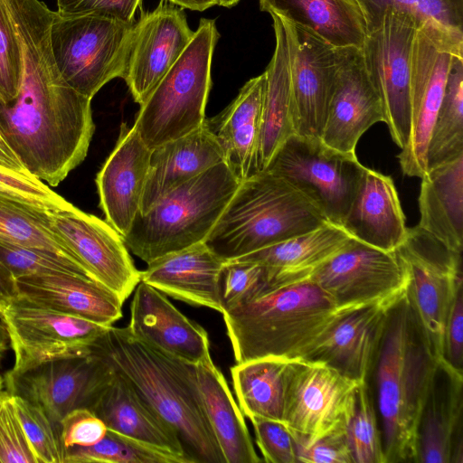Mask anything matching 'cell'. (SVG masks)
<instances>
[{
  "label": "cell",
  "mask_w": 463,
  "mask_h": 463,
  "mask_svg": "<svg viewBox=\"0 0 463 463\" xmlns=\"http://www.w3.org/2000/svg\"><path fill=\"white\" fill-rule=\"evenodd\" d=\"M294 359L263 357L231 368L233 389L241 412L283 422Z\"/></svg>",
  "instance_id": "35"
},
{
  "label": "cell",
  "mask_w": 463,
  "mask_h": 463,
  "mask_svg": "<svg viewBox=\"0 0 463 463\" xmlns=\"http://www.w3.org/2000/svg\"><path fill=\"white\" fill-rule=\"evenodd\" d=\"M17 298L55 312L111 326L122 317V300L90 278L33 275L15 279Z\"/></svg>",
  "instance_id": "26"
},
{
  "label": "cell",
  "mask_w": 463,
  "mask_h": 463,
  "mask_svg": "<svg viewBox=\"0 0 463 463\" xmlns=\"http://www.w3.org/2000/svg\"><path fill=\"white\" fill-rule=\"evenodd\" d=\"M260 9L302 27L335 48L361 49L367 31L354 0H259Z\"/></svg>",
  "instance_id": "32"
},
{
  "label": "cell",
  "mask_w": 463,
  "mask_h": 463,
  "mask_svg": "<svg viewBox=\"0 0 463 463\" xmlns=\"http://www.w3.org/2000/svg\"><path fill=\"white\" fill-rule=\"evenodd\" d=\"M226 260L204 242L166 254L140 271L144 281L166 296L222 312L221 286Z\"/></svg>",
  "instance_id": "25"
},
{
  "label": "cell",
  "mask_w": 463,
  "mask_h": 463,
  "mask_svg": "<svg viewBox=\"0 0 463 463\" xmlns=\"http://www.w3.org/2000/svg\"><path fill=\"white\" fill-rule=\"evenodd\" d=\"M326 222L298 191L274 173L263 170L240 182L203 242L227 261Z\"/></svg>",
  "instance_id": "5"
},
{
  "label": "cell",
  "mask_w": 463,
  "mask_h": 463,
  "mask_svg": "<svg viewBox=\"0 0 463 463\" xmlns=\"http://www.w3.org/2000/svg\"><path fill=\"white\" fill-rule=\"evenodd\" d=\"M22 74V51L6 0H0V105L17 97Z\"/></svg>",
  "instance_id": "45"
},
{
  "label": "cell",
  "mask_w": 463,
  "mask_h": 463,
  "mask_svg": "<svg viewBox=\"0 0 463 463\" xmlns=\"http://www.w3.org/2000/svg\"><path fill=\"white\" fill-rule=\"evenodd\" d=\"M63 463H188L184 457L108 430L90 446L63 449Z\"/></svg>",
  "instance_id": "40"
},
{
  "label": "cell",
  "mask_w": 463,
  "mask_h": 463,
  "mask_svg": "<svg viewBox=\"0 0 463 463\" xmlns=\"http://www.w3.org/2000/svg\"><path fill=\"white\" fill-rule=\"evenodd\" d=\"M240 180L222 162L173 189L135 217L124 242L146 263L203 242Z\"/></svg>",
  "instance_id": "6"
},
{
  "label": "cell",
  "mask_w": 463,
  "mask_h": 463,
  "mask_svg": "<svg viewBox=\"0 0 463 463\" xmlns=\"http://www.w3.org/2000/svg\"><path fill=\"white\" fill-rule=\"evenodd\" d=\"M224 160L208 120L189 134L152 149L139 213H146L162 196Z\"/></svg>",
  "instance_id": "28"
},
{
  "label": "cell",
  "mask_w": 463,
  "mask_h": 463,
  "mask_svg": "<svg viewBox=\"0 0 463 463\" xmlns=\"http://www.w3.org/2000/svg\"><path fill=\"white\" fill-rule=\"evenodd\" d=\"M364 168L355 153L334 149L317 137L293 134L280 146L265 170L298 191L326 222L342 226Z\"/></svg>",
  "instance_id": "9"
},
{
  "label": "cell",
  "mask_w": 463,
  "mask_h": 463,
  "mask_svg": "<svg viewBox=\"0 0 463 463\" xmlns=\"http://www.w3.org/2000/svg\"><path fill=\"white\" fill-rule=\"evenodd\" d=\"M360 8L366 31L374 30L383 12L395 9L411 15L418 28L432 37L463 45V0H354Z\"/></svg>",
  "instance_id": "37"
},
{
  "label": "cell",
  "mask_w": 463,
  "mask_h": 463,
  "mask_svg": "<svg viewBox=\"0 0 463 463\" xmlns=\"http://www.w3.org/2000/svg\"><path fill=\"white\" fill-rule=\"evenodd\" d=\"M172 4L194 11H204L213 5H219L220 0H167Z\"/></svg>",
  "instance_id": "55"
},
{
  "label": "cell",
  "mask_w": 463,
  "mask_h": 463,
  "mask_svg": "<svg viewBox=\"0 0 463 463\" xmlns=\"http://www.w3.org/2000/svg\"><path fill=\"white\" fill-rule=\"evenodd\" d=\"M394 251L407 271L406 291L424 335L434 356L442 362L447 317L462 286L461 254L418 225L408 228L404 241Z\"/></svg>",
  "instance_id": "10"
},
{
  "label": "cell",
  "mask_w": 463,
  "mask_h": 463,
  "mask_svg": "<svg viewBox=\"0 0 463 463\" xmlns=\"http://www.w3.org/2000/svg\"><path fill=\"white\" fill-rule=\"evenodd\" d=\"M266 84L265 72L249 80L237 97L209 124L224 152V162L242 181L256 173V153Z\"/></svg>",
  "instance_id": "31"
},
{
  "label": "cell",
  "mask_w": 463,
  "mask_h": 463,
  "mask_svg": "<svg viewBox=\"0 0 463 463\" xmlns=\"http://www.w3.org/2000/svg\"><path fill=\"white\" fill-rule=\"evenodd\" d=\"M105 423L90 410L78 408L68 412L59 423L63 449L71 446H90L104 438Z\"/></svg>",
  "instance_id": "50"
},
{
  "label": "cell",
  "mask_w": 463,
  "mask_h": 463,
  "mask_svg": "<svg viewBox=\"0 0 463 463\" xmlns=\"http://www.w3.org/2000/svg\"><path fill=\"white\" fill-rule=\"evenodd\" d=\"M463 156V53L453 56L426 154L427 170Z\"/></svg>",
  "instance_id": "38"
},
{
  "label": "cell",
  "mask_w": 463,
  "mask_h": 463,
  "mask_svg": "<svg viewBox=\"0 0 463 463\" xmlns=\"http://www.w3.org/2000/svg\"><path fill=\"white\" fill-rule=\"evenodd\" d=\"M276 44L265 70L266 84L256 153V173L266 169L280 146L293 134V102L287 32L282 19L270 14Z\"/></svg>",
  "instance_id": "30"
},
{
  "label": "cell",
  "mask_w": 463,
  "mask_h": 463,
  "mask_svg": "<svg viewBox=\"0 0 463 463\" xmlns=\"http://www.w3.org/2000/svg\"><path fill=\"white\" fill-rule=\"evenodd\" d=\"M5 324L14 354L16 374L41 364L92 353L105 326L78 317L46 309L19 298L0 315Z\"/></svg>",
  "instance_id": "12"
},
{
  "label": "cell",
  "mask_w": 463,
  "mask_h": 463,
  "mask_svg": "<svg viewBox=\"0 0 463 463\" xmlns=\"http://www.w3.org/2000/svg\"><path fill=\"white\" fill-rule=\"evenodd\" d=\"M1 128V127H0ZM2 129V128H1Z\"/></svg>",
  "instance_id": "59"
},
{
  "label": "cell",
  "mask_w": 463,
  "mask_h": 463,
  "mask_svg": "<svg viewBox=\"0 0 463 463\" xmlns=\"http://www.w3.org/2000/svg\"><path fill=\"white\" fill-rule=\"evenodd\" d=\"M340 308L306 277L279 283L222 314L240 364L263 357L299 358Z\"/></svg>",
  "instance_id": "4"
},
{
  "label": "cell",
  "mask_w": 463,
  "mask_h": 463,
  "mask_svg": "<svg viewBox=\"0 0 463 463\" xmlns=\"http://www.w3.org/2000/svg\"><path fill=\"white\" fill-rule=\"evenodd\" d=\"M463 373L439 362L420 416L418 462H462Z\"/></svg>",
  "instance_id": "24"
},
{
  "label": "cell",
  "mask_w": 463,
  "mask_h": 463,
  "mask_svg": "<svg viewBox=\"0 0 463 463\" xmlns=\"http://www.w3.org/2000/svg\"><path fill=\"white\" fill-rule=\"evenodd\" d=\"M438 363L405 290L389 309L371 375L386 463L418 462V425Z\"/></svg>",
  "instance_id": "3"
},
{
  "label": "cell",
  "mask_w": 463,
  "mask_h": 463,
  "mask_svg": "<svg viewBox=\"0 0 463 463\" xmlns=\"http://www.w3.org/2000/svg\"><path fill=\"white\" fill-rule=\"evenodd\" d=\"M142 0H57L60 15L92 14L126 24H135Z\"/></svg>",
  "instance_id": "51"
},
{
  "label": "cell",
  "mask_w": 463,
  "mask_h": 463,
  "mask_svg": "<svg viewBox=\"0 0 463 463\" xmlns=\"http://www.w3.org/2000/svg\"><path fill=\"white\" fill-rule=\"evenodd\" d=\"M463 288L459 287L447 317L443 339V363L462 373L463 364Z\"/></svg>",
  "instance_id": "52"
},
{
  "label": "cell",
  "mask_w": 463,
  "mask_h": 463,
  "mask_svg": "<svg viewBox=\"0 0 463 463\" xmlns=\"http://www.w3.org/2000/svg\"><path fill=\"white\" fill-rule=\"evenodd\" d=\"M240 0H220L219 5L223 7H232L237 5Z\"/></svg>",
  "instance_id": "57"
},
{
  "label": "cell",
  "mask_w": 463,
  "mask_h": 463,
  "mask_svg": "<svg viewBox=\"0 0 463 463\" xmlns=\"http://www.w3.org/2000/svg\"><path fill=\"white\" fill-rule=\"evenodd\" d=\"M219 36L215 21L201 18L187 47L140 105L133 128L149 149L185 136L205 122Z\"/></svg>",
  "instance_id": "7"
},
{
  "label": "cell",
  "mask_w": 463,
  "mask_h": 463,
  "mask_svg": "<svg viewBox=\"0 0 463 463\" xmlns=\"http://www.w3.org/2000/svg\"><path fill=\"white\" fill-rule=\"evenodd\" d=\"M89 410L108 430L184 457L191 463L173 430L114 371Z\"/></svg>",
  "instance_id": "29"
},
{
  "label": "cell",
  "mask_w": 463,
  "mask_h": 463,
  "mask_svg": "<svg viewBox=\"0 0 463 463\" xmlns=\"http://www.w3.org/2000/svg\"><path fill=\"white\" fill-rule=\"evenodd\" d=\"M401 295L340 308L298 359L322 363L354 382L369 383L389 309Z\"/></svg>",
  "instance_id": "17"
},
{
  "label": "cell",
  "mask_w": 463,
  "mask_h": 463,
  "mask_svg": "<svg viewBox=\"0 0 463 463\" xmlns=\"http://www.w3.org/2000/svg\"><path fill=\"white\" fill-rule=\"evenodd\" d=\"M17 298L15 279L0 261V315Z\"/></svg>",
  "instance_id": "53"
},
{
  "label": "cell",
  "mask_w": 463,
  "mask_h": 463,
  "mask_svg": "<svg viewBox=\"0 0 463 463\" xmlns=\"http://www.w3.org/2000/svg\"><path fill=\"white\" fill-rule=\"evenodd\" d=\"M0 165L20 171H27L9 146L0 128Z\"/></svg>",
  "instance_id": "54"
},
{
  "label": "cell",
  "mask_w": 463,
  "mask_h": 463,
  "mask_svg": "<svg viewBox=\"0 0 463 463\" xmlns=\"http://www.w3.org/2000/svg\"><path fill=\"white\" fill-rule=\"evenodd\" d=\"M4 380L0 376V391L3 390Z\"/></svg>",
  "instance_id": "58"
},
{
  "label": "cell",
  "mask_w": 463,
  "mask_h": 463,
  "mask_svg": "<svg viewBox=\"0 0 463 463\" xmlns=\"http://www.w3.org/2000/svg\"><path fill=\"white\" fill-rule=\"evenodd\" d=\"M0 261L10 270L14 279L33 275H78L90 278L82 268L68 259L50 251L10 243L1 239Z\"/></svg>",
  "instance_id": "44"
},
{
  "label": "cell",
  "mask_w": 463,
  "mask_h": 463,
  "mask_svg": "<svg viewBox=\"0 0 463 463\" xmlns=\"http://www.w3.org/2000/svg\"><path fill=\"white\" fill-rule=\"evenodd\" d=\"M22 51L19 91L0 105V127L24 168L57 186L86 157L91 99L61 77L50 45L53 11L39 0H6Z\"/></svg>",
  "instance_id": "1"
},
{
  "label": "cell",
  "mask_w": 463,
  "mask_h": 463,
  "mask_svg": "<svg viewBox=\"0 0 463 463\" xmlns=\"http://www.w3.org/2000/svg\"><path fill=\"white\" fill-rule=\"evenodd\" d=\"M359 384L325 364L296 358L283 422L307 439L346 428Z\"/></svg>",
  "instance_id": "15"
},
{
  "label": "cell",
  "mask_w": 463,
  "mask_h": 463,
  "mask_svg": "<svg viewBox=\"0 0 463 463\" xmlns=\"http://www.w3.org/2000/svg\"><path fill=\"white\" fill-rule=\"evenodd\" d=\"M151 149L123 123L116 146L96 177L99 206L123 238L140 211Z\"/></svg>",
  "instance_id": "23"
},
{
  "label": "cell",
  "mask_w": 463,
  "mask_h": 463,
  "mask_svg": "<svg viewBox=\"0 0 463 463\" xmlns=\"http://www.w3.org/2000/svg\"><path fill=\"white\" fill-rule=\"evenodd\" d=\"M9 345L10 337L8 329L4 321L0 318V364L2 363V360L5 357V354L7 352Z\"/></svg>",
  "instance_id": "56"
},
{
  "label": "cell",
  "mask_w": 463,
  "mask_h": 463,
  "mask_svg": "<svg viewBox=\"0 0 463 463\" xmlns=\"http://www.w3.org/2000/svg\"><path fill=\"white\" fill-rule=\"evenodd\" d=\"M46 211L0 194V239L52 252L79 265L71 252L51 230Z\"/></svg>",
  "instance_id": "39"
},
{
  "label": "cell",
  "mask_w": 463,
  "mask_h": 463,
  "mask_svg": "<svg viewBox=\"0 0 463 463\" xmlns=\"http://www.w3.org/2000/svg\"><path fill=\"white\" fill-rule=\"evenodd\" d=\"M335 72L320 140L345 153H355L363 134L385 122L381 99L367 74L362 51L335 48Z\"/></svg>",
  "instance_id": "20"
},
{
  "label": "cell",
  "mask_w": 463,
  "mask_h": 463,
  "mask_svg": "<svg viewBox=\"0 0 463 463\" xmlns=\"http://www.w3.org/2000/svg\"><path fill=\"white\" fill-rule=\"evenodd\" d=\"M292 434L298 462L354 463L346 428L337 429L312 439Z\"/></svg>",
  "instance_id": "49"
},
{
  "label": "cell",
  "mask_w": 463,
  "mask_h": 463,
  "mask_svg": "<svg viewBox=\"0 0 463 463\" xmlns=\"http://www.w3.org/2000/svg\"><path fill=\"white\" fill-rule=\"evenodd\" d=\"M350 238L342 226L326 222L234 260L260 263L279 270L282 275L301 279L338 251Z\"/></svg>",
  "instance_id": "36"
},
{
  "label": "cell",
  "mask_w": 463,
  "mask_h": 463,
  "mask_svg": "<svg viewBox=\"0 0 463 463\" xmlns=\"http://www.w3.org/2000/svg\"><path fill=\"white\" fill-rule=\"evenodd\" d=\"M0 463H36L12 394L0 391Z\"/></svg>",
  "instance_id": "47"
},
{
  "label": "cell",
  "mask_w": 463,
  "mask_h": 463,
  "mask_svg": "<svg viewBox=\"0 0 463 463\" xmlns=\"http://www.w3.org/2000/svg\"><path fill=\"white\" fill-rule=\"evenodd\" d=\"M0 194L42 210L61 209L71 203L29 171L0 165Z\"/></svg>",
  "instance_id": "46"
},
{
  "label": "cell",
  "mask_w": 463,
  "mask_h": 463,
  "mask_svg": "<svg viewBox=\"0 0 463 463\" xmlns=\"http://www.w3.org/2000/svg\"><path fill=\"white\" fill-rule=\"evenodd\" d=\"M256 443L267 463H297L295 439L287 425L279 420L250 418Z\"/></svg>",
  "instance_id": "48"
},
{
  "label": "cell",
  "mask_w": 463,
  "mask_h": 463,
  "mask_svg": "<svg viewBox=\"0 0 463 463\" xmlns=\"http://www.w3.org/2000/svg\"><path fill=\"white\" fill-rule=\"evenodd\" d=\"M92 351L173 430L191 463H226L203 407L195 364L146 344L128 326H109Z\"/></svg>",
  "instance_id": "2"
},
{
  "label": "cell",
  "mask_w": 463,
  "mask_h": 463,
  "mask_svg": "<svg viewBox=\"0 0 463 463\" xmlns=\"http://www.w3.org/2000/svg\"><path fill=\"white\" fill-rule=\"evenodd\" d=\"M342 227L357 241L394 251L408 228L392 178L365 167Z\"/></svg>",
  "instance_id": "27"
},
{
  "label": "cell",
  "mask_w": 463,
  "mask_h": 463,
  "mask_svg": "<svg viewBox=\"0 0 463 463\" xmlns=\"http://www.w3.org/2000/svg\"><path fill=\"white\" fill-rule=\"evenodd\" d=\"M128 327L146 344L189 364L196 365L211 357L205 329L144 281L135 288Z\"/></svg>",
  "instance_id": "22"
},
{
  "label": "cell",
  "mask_w": 463,
  "mask_h": 463,
  "mask_svg": "<svg viewBox=\"0 0 463 463\" xmlns=\"http://www.w3.org/2000/svg\"><path fill=\"white\" fill-rule=\"evenodd\" d=\"M463 46L438 40L417 28L411 59V135L398 159L408 176L421 178L427 171L426 154L440 107L452 61Z\"/></svg>",
  "instance_id": "18"
},
{
  "label": "cell",
  "mask_w": 463,
  "mask_h": 463,
  "mask_svg": "<svg viewBox=\"0 0 463 463\" xmlns=\"http://www.w3.org/2000/svg\"><path fill=\"white\" fill-rule=\"evenodd\" d=\"M307 277L339 307L397 297L408 284L407 271L395 251L352 237Z\"/></svg>",
  "instance_id": "14"
},
{
  "label": "cell",
  "mask_w": 463,
  "mask_h": 463,
  "mask_svg": "<svg viewBox=\"0 0 463 463\" xmlns=\"http://www.w3.org/2000/svg\"><path fill=\"white\" fill-rule=\"evenodd\" d=\"M346 435L354 463H386L378 413L368 383L358 386Z\"/></svg>",
  "instance_id": "41"
},
{
  "label": "cell",
  "mask_w": 463,
  "mask_h": 463,
  "mask_svg": "<svg viewBox=\"0 0 463 463\" xmlns=\"http://www.w3.org/2000/svg\"><path fill=\"white\" fill-rule=\"evenodd\" d=\"M418 226L454 252L463 243V156L426 171L420 178Z\"/></svg>",
  "instance_id": "33"
},
{
  "label": "cell",
  "mask_w": 463,
  "mask_h": 463,
  "mask_svg": "<svg viewBox=\"0 0 463 463\" xmlns=\"http://www.w3.org/2000/svg\"><path fill=\"white\" fill-rule=\"evenodd\" d=\"M46 213L51 230L79 265L124 303L140 281V271L120 234L108 222L71 203Z\"/></svg>",
  "instance_id": "13"
},
{
  "label": "cell",
  "mask_w": 463,
  "mask_h": 463,
  "mask_svg": "<svg viewBox=\"0 0 463 463\" xmlns=\"http://www.w3.org/2000/svg\"><path fill=\"white\" fill-rule=\"evenodd\" d=\"M15 411L36 463H63V446L59 425L53 423L39 406L12 395Z\"/></svg>",
  "instance_id": "43"
},
{
  "label": "cell",
  "mask_w": 463,
  "mask_h": 463,
  "mask_svg": "<svg viewBox=\"0 0 463 463\" xmlns=\"http://www.w3.org/2000/svg\"><path fill=\"white\" fill-rule=\"evenodd\" d=\"M134 24L92 14L53 11L50 45L69 86L92 99L109 81L125 75Z\"/></svg>",
  "instance_id": "8"
},
{
  "label": "cell",
  "mask_w": 463,
  "mask_h": 463,
  "mask_svg": "<svg viewBox=\"0 0 463 463\" xmlns=\"http://www.w3.org/2000/svg\"><path fill=\"white\" fill-rule=\"evenodd\" d=\"M282 21L288 38L295 134L320 138L335 72V47Z\"/></svg>",
  "instance_id": "21"
},
{
  "label": "cell",
  "mask_w": 463,
  "mask_h": 463,
  "mask_svg": "<svg viewBox=\"0 0 463 463\" xmlns=\"http://www.w3.org/2000/svg\"><path fill=\"white\" fill-rule=\"evenodd\" d=\"M293 280L279 270L251 261L227 260L222 277V312L247 302L271 287Z\"/></svg>",
  "instance_id": "42"
},
{
  "label": "cell",
  "mask_w": 463,
  "mask_h": 463,
  "mask_svg": "<svg viewBox=\"0 0 463 463\" xmlns=\"http://www.w3.org/2000/svg\"><path fill=\"white\" fill-rule=\"evenodd\" d=\"M418 24L407 13L388 8L367 32L361 48L393 142L403 149L411 135V59Z\"/></svg>",
  "instance_id": "11"
},
{
  "label": "cell",
  "mask_w": 463,
  "mask_h": 463,
  "mask_svg": "<svg viewBox=\"0 0 463 463\" xmlns=\"http://www.w3.org/2000/svg\"><path fill=\"white\" fill-rule=\"evenodd\" d=\"M185 13L167 0L135 22L123 79L142 105L191 42Z\"/></svg>",
  "instance_id": "19"
},
{
  "label": "cell",
  "mask_w": 463,
  "mask_h": 463,
  "mask_svg": "<svg viewBox=\"0 0 463 463\" xmlns=\"http://www.w3.org/2000/svg\"><path fill=\"white\" fill-rule=\"evenodd\" d=\"M113 370L99 354L49 361L23 373H6L4 383L12 395L39 406L59 425L78 408L89 409Z\"/></svg>",
  "instance_id": "16"
},
{
  "label": "cell",
  "mask_w": 463,
  "mask_h": 463,
  "mask_svg": "<svg viewBox=\"0 0 463 463\" xmlns=\"http://www.w3.org/2000/svg\"><path fill=\"white\" fill-rule=\"evenodd\" d=\"M203 407L226 463H259L243 413L222 372L208 358L196 364Z\"/></svg>",
  "instance_id": "34"
}]
</instances>
